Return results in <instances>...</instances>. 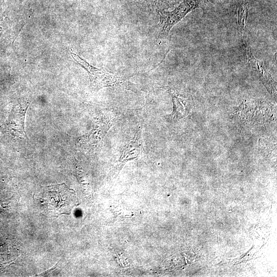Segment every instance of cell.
<instances>
[{"label":"cell","mask_w":277,"mask_h":277,"mask_svg":"<svg viewBox=\"0 0 277 277\" xmlns=\"http://www.w3.org/2000/svg\"><path fill=\"white\" fill-rule=\"evenodd\" d=\"M41 190L34 200L48 216L58 217L69 214L78 200L74 191L65 183L41 187Z\"/></svg>","instance_id":"obj_1"},{"label":"cell","mask_w":277,"mask_h":277,"mask_svg":"<svg viewBox=\"0 0 277 277\" xmlns=\"http://www.w3.org/2000/svg\"><path fill=\"white\" fill-rule=\"evenodd\" d=\"M73 58L87 72L91 86L92 89L98 91L107 87L120 88L122 89L138 93L139 90L136 86L128 79L121 77L105 69L95 67L77 54L71 52Z\"/></svg>","instance_id":"obj_2"},{"label":"cell","mask_w":277,"mask_h":277,"mask_svg":"<svg viewBox=\"0 0 277 277\" xmlns=\"http://www.w3.org/2000/svg\"><path fill=\"white\" fill-rule=\"evenodd\" d=\"M208 0H184L172 11L158 13L160 15L158 39L167 37L171 28L191 11L202 8Z\"/></svg>","instance_id":"obj_3"},{"label":"cell","mask_w":277,"mask_h":277,"mask_svg":"<svg viewBox=\"0 0 277 277\" xmlns=\"http://www.w3.org/2000/svg\"><path fill=\"white\" fill-rule=\"evenodd\" d=\"M113 124V118L109 116H103L96 121L93 128L84 136L82 142L88 151L95 152L101 149L103 140Z\"/></svg>","instance_id":"obj_4"},{"label":"cell","mask_w":277,"mask_h":277,"mask_svg":"<svg viewBox=\"0 0 277 277\" xmlns=\"http://www.w3.org/2000/svg\"><path fill=\"white\" fill-rule=\"evenodd\" d=\"M142 129L138 128L135 135L124 146L121 155L112 171V176H116L124 165L128 161L139 157L142 151Z\"/></svg>","instance_id":"obj_5"},{"label":"cell","mask_w":277,"mask_h":277,"mask_svg":"<svg viewBox=\"0 0 277 277\" xmlns=\"http://www.w3.org/2000/svg\"><path fill=\"white\" fill-rule=\"evenodd\" d=\"M29 104L22 99L13 107L8 121V127L11 133L17 137L27 138L25 130V117Z\"/></svg>","instance_id":"obj_6"},{"label":"cell","mask_w":277,"mask_h":277,"mask_svg":"<svg viewBox=\"0 0 277 277\" xmlns=\"http://www.w3.org/2000/svg\"><path fill=\"white\" fill-rule=\"evenodd\" d=\"M243 43L247 60L252 70L258 75L260 80L262 81L267 90L272 95L276 96V82L267 72L264 64L253 56L251 49L247 45L245 40L243 41Z\"/></svg>","instance_id":"obj_7"},{"label":"cell","mask_w":277,"mask_h":277,"mask_svg":"<svg viewBox=\"0 0 277 277\" xmlns=\"http://www.w3.org/2000/svg\"><path fill=\"white\" fill-rule=\"evenodd\" d=\"M164 88L172 97L173 105V111L171 114L172 119L179 121L186 117L193 108L192 97L181 94L168 86H165Z\"/></svg>","instance_id":"obj_8"},{"label":"cell","mask_w":277,"mask_h":277,"mask_svg":"<svg viewBox=\"0 0 277 277\" xmlns=\"http://www.w3.org/2000/svg\"><path fill=\"white\" fill-rule=\"evenodd\" d=\"M136 4L150 11L157 13L166 11L179 4L184 0H132Z\"/></svg>","instance_id":"obj_9"},{"label":"cell","mask_w":277,"mask_h":277,"mask_svg":"<svg viewBox=\"0 0 277 277\" xmlns=\"http://www.w3.org/2000/svg\"><path fill=\"white\" fill-rule=\"evenodd\" d=\"M248 13V7L246 0H237L236 15L239 30L243 34L245 29L246 22Z\"/></svg>","instance_id":"obj_10"}]
</instances>
